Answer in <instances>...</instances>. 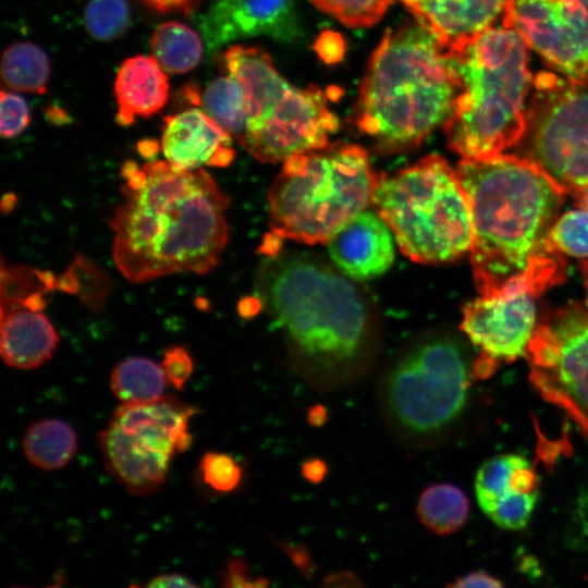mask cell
<instances>
[{"mask_svg": "<svg viewBox=\"0 0 588 588\" xmlns=\"http://www.w3.org/2000/svg\"><path fill=\"white\" fill-rule=\"evenodd\" d=\"M455 170L470 206L469 253L480 295L526 291L539 296L562 283L566 260L550 231L564 191L516 154L462 159Z\"/></svg>", "mask_w": 588, "mask_h": 588, "instance_id": "cell-1", "label": "cell"}, {"mask_svg": "<svg viewBox=\"0 0 588 588\" xmlns=\"http://www.w3.org/2000/svg\"><path fill=\"white\" fill-rule=\"evenodd\" d=\"M125 199L109 224L113 260L131 282L179 271L205 274L228 241V197L201 168L179 170L152 160L122 167Z\"/></svg>", "mask_w": 588, "mask_h": 588, "instance_id": "cell-2", "label": "cell"}, {"mask_svg": "<svg viewBox=\"0 0 588 588\" xmlns=\"http://www.w3.org/2000/svg\"><path fill=\"white\" fill-rule=\"evenodd\" d=\"M262 282L268 306L308 383L331 391L365 372L372 347L370 318L350 280L316 260L286 257L271 265Z\"/></svg>", "mask_w": 588, "mask_h": 588, "instance_id": "cell-3", "label": "cell"}, {"mask_svg": "<svg viewBox=\"0 0 588 588\" xmlns=\"http://www.w3.org/2000/svg\"><path fill=\"white\" fill-rule=\"evenodd\" d=\"M460 82L448 53L418 23L388 29L368 62L358 128L383 152L418 147L451 117Z\"/></svg>", "mask_w": 588, "mask_h": 588, "instance_id": "cell-4", "label": "cell"}, {"mask_svg": "<svg viewBox=\"0 0 588 588\" xmlns=\"http://www.w3.org/2000/svg\"><path fill=\"white\" fill-rule=\"evenodd\" d=\"M448 56L460 82L443 125L449 148L462 159H481L516 146L525 133V100L534 83L522 37L493 26Z\"/></svg>", "mask_w": 588, "mask_h": 588, "instance_id": "cell-5", "label": "cell"}, {"mask_svg": "<svg viewBox=\"0 0 588 588\" xmlns=\"http://www.w3.org/2000/svg\"><path fill=\"white\" fill-rule=\"evenodd\" d=\"M377 174L368 154L338 143L293 155L269 192L272 233L306 244L327 243L371 205Z\"/></svg>", "mask_w": 588, "mask_h": 588, "instance_id": "cell-6", "label": "cell"}, {"mask_svg": "<svg viewBox=\"0 0 588 588\" xmlns=\"http://www.w3.org/2000/svg\"><path fill=\"white\" fill-rule=\"evenodd\" d=\"M371 205L401 252L415 262H451L471 248L469 201L456 170L441 156L378 174Z\"/></svg>", "mask_w": 588, "mask_h": 588, "instance_id": "cell-7", "label": "cell"}, {"mask_svg": "<svg viewBox=\"0 0 588 588\" xmlns=\"http://www.w3.org/2000/svg\"><path fill=\"white\" fill-rule=\"evenodd\" d=\"M224 64L245 96L246 126L240 145L257 160L280 162L324 147L339 130L340 121L322 90L291 85L265 50L232 46L224 53Z\"/></svg>", "mask_w": 588, "mask_h": 588, "instance_id": "cell-8", "label": "cell"}, {"mask_svg": "<svg viewBox=\"0 0 588 588\" xmlns=\"http://www.w3.org/2000/svg\"><path fill=\"white\" fill-rule=\"evenodd\" d=\"M471 378L473 367L455 340H424L385 372L379 394L384 418L402 440H433L462 413Z\"/></svg>", "mask_w": 588, "mask_h": 588, "instance_id": "cell-9", "label": "cell"}, {"mask_svg": "<svg viewBox=\"0 0 588 588\" xmlns=\"http://www.w3.org/2000/svg\"><path fill=\"white\" fill-rule=\"evenodd\" d=\"M197 413L171 395L122 403L97 438L107 471L133 495L156 493L173 458L192 445L189 421Z\"/></svg>", "mask_w": 588, "mask_h": 588, "instance_id": "cell-10", "label": "cell"}, {"mask_svg": "<svg viewBox=\"0 0 588 588\" xmlns=\"http://www.w3.org/2000/svg\"><path fill=\"white\" fill-rule=\"evenodd\" d=\"M516 155L574 198L588 186V84L540 72Z\"/></svg>", "mask_w": 588, "mask_h": 588, "instance_id": "cell-11", "label": "cell"}, {"mask_svg": "<svg viewBox=\"0 0 588 588\" xmlns=\"http://www.w3.org/2000/svg\"><path fill=\"white\" fill-rule=\"evenodd\" d=\"M525 356L535 390L588 438V308L571 302L547 311Z\"/></svg>", "mask_w": 588, "mask_h": 588, "instance_id": "cell-12", "label": "cell"}, {"mask_svg": "<svg viewBox=\"0 0 588 588\" xmlns=\"http://www.w3.org/2000/svg\"><path fill=\"white\" fill-rule=\"evenodd\" d=\"M502 26L514 29L549 68L588 82V0H506Z\"/></svg>", "mask_w": 588, "mask_h": 588, "instance_id": "cell-13", "label": "cell"}, {"mask_svg": "<svg viewBox=\"0 0 588 588\" xmlns=\"http://www.w3.org/2000/svg\"><path fill=\"white\" fill-rule=\"evenodd\" d=\"M535 297L526 291L481 295L465 306L461 329L479 350L474 379L526 355L537 326Z\"/></svg>", "mask_w": 588, "mask_h": 588, "instance_id": "cell-14", "label": "cell"}, {"mask_svg": "<svg viewBox=\"0 0 588 588\" xmlns=\"http://www.w3.org/2000/svg\"><path fill=\"white\" fill-rule=\"evenodd\" d=\"M475 493L483 513L499 527L519 530L527 526L540 493V477L518 454L487 460L475 478Z\"/></svg>", "mask_w": 588, "mask_h": 588, "instance_id": "cell-15", "label": "cell"}, {"mask_svg": "<svg viewBox=\"0 0 588 588\" xmlns=\"http://www.w3.org/2000/svg\"><path fill=\"white\" fill-rule=\"evenodd\" d=\"M201 29L210 49L253 36L292 41L301 33L294 0H213Z\"/></svg>", "mask_w": 588, "mask_h": 588, "instance_id": "cell-16", "label": "cell"}, {"mask_svg": "<svg viewBox=\"0 0 588 588\" xmlns=\"http://www.w3.org/2000/svg\"><path fill=\"white\" fill-rule=\"evenodd\" d=\"M161 149L167 161L179 170L203 164L224 168L235 157L232 136L198 108L164 118Z\"/></svg>", "mask_w": 588, "mask_h": 588, "instance_id": "cell-17", "label": "cell"}, {"mask_svg": "<svg viewBox=\"0 0 588 588\" xmlns=\"http://www.w3.org/2000/svg\"><path fill=\"white\" fill-rule=\"evenodd\" d=\"M416 22L450 53L502 19L506 0H401Z\"/></svg>", "mask_w": 588, "mask_h": 588, "instance_id": "cell-18", "label": "cell"}, {"mask_svg": "<svg viewBox=\"0 0 588 588\" xmlns=\"http://www.w3.org/2000/svg\"><path fill=\"white\" fill-rule=\"evenodd\" d=\"M326 244L333 262L355 280H370L384 273L394 259L391 230L376 211H362Z\"/></svg>", "mask_w": 588, "mask_h": 588, "instance_id": "cell-19", "label": "cell"}, {"mask_svg": "<svg viewBox=\"0 0 588 588\" xmlns=\"http://www.w3.org/2000/svg\"><path fill=\"white\" fill-rule=\"evenodd\" d=\"M60 338L41 310L25 307L1 313L0 353L4 364L34 369L48 362Z\"/></svg>", "mask_w": 588, "mask_h": 588, "instance_id": "cell-20", "label": "cell"}, {"mask_svg": "<svg viewBox=\"0 0 588 588\" xmlns=\"http://www.w3.org/2000/svg\"><path fill=\"white\" fill-rule=\"evenodd\" d=\"M117 122L131 125L136 117L148 118L168 101L169 81L154 57L135 56L123 61L114 81Z\"/></svg>", "mask_w": 588, "mask_h": 588, "instance_id": "cell-21", "label": "cell"}, {"mask_svg": "<svg viewBox=\"0 0 588 588\" xmlns=\"http://www.w3.org/2000/svg\"><path fill=\"white\" fill-rule=\"evenodd\" d=\"M22 448L28 462L42 470H58L66 466L77 451L75 430L66 421L41 418L26 429Z\"/></svg>", "mask_w": 588, "mask_h": 588, "instance_id": "cell-22", "label": "cell"}, {"mask_svg": "<svg viewBox=\"0 0 588 588\" xmlns=\"http://www.w3.org/2000/svg\"><path fill=\"white\" fill-rule=\"evenodd\" d=\"M420 523L439 536L457 531L467 520L469 501L465 492L451 483H433L420 493L417 506Z\"/></svg>", "mask_w": 588, "mask_h": 588, "instance_id": "cell-23", "label": "cell"}, {"mask_svg": "<svg viewBox=\"0 0 588 588\" xmlns=\"http://www.w3.org/2000/svg\"><path fill=\"white\" fill-rule=\"evenodd\" d=\"M161 365L134 356L120 362L110 376V388L121 403H144L161 399L168 384Z\"/></svg>", "mask_w": 588, "mask_h": 588, "instance_id": "cell-24", "label": "cell"}, {"mask_svg": "<svg viewBox=\"0 0 588 588\" xmlns=\"http://www.w3.org/2000/svg\"><path fill=\"white\" fill-rule=\"evenodd\" d=\"M152 57L166 73L183 74L195 69L203 52V45L195 30L179 22H166L151 35Z\"/></svg>", "mask_w": 588, "mask_h": 588, "instance_id": "cell-25", "label": "cell"}, {"mask_svg": "<svg viewBox=\"0 0 588 588\" xmlns=\"http://www.w3.org/2000/svg\"><path fill=\"white\" fill-rule=\"evenodd\" d=\"M50 63L41 48L30 41L10 45L2 54L1 76L12 90L44 94Z\"/></svg>", "mask_w": 588, "mask_h": 588, "instance_id": "cell-26", "label": "cell"}, {"mask_svg": "<svg viewBox=\"0 0 588 588\" xmlns=\"http://www.w3.org/2000/svg\"><path fill=\"white\" fill-rule=\"evenodd\" d=\"M199 103L203 110L240 144L245 126V96L231 74L219 76L205 88Z\"/></svg>", "mask_w": 588, "mask_h": 588, "instance_id": "cell-27", "label": "cell"}, {"mask_svg": "<svg viewBox=\"0 0 588 588\" xmlns=\"http://www.w3.org/2000/svg\"><path fill=\"white\" fill-rule=\"evenodd\" d=\"M56 290L75 294L93 310H100L110 290V281L96 265L76 256L69 269L56 281Z\"/></svg>", "mask_w": 588, "mask_h": 588, "instance_id": "cell-28", "label": "cell"}, {"mask_svg": "<svg viewBox=\"0 0 588 588\" xmlns=\"http://www.w3.org/2000/svg\"><path fill=\"white\" fill-rule=\"evenodd\" d=\"M56 281L49 271L23 266H2L1 313L23 307L32 296L54 290Z\"/></svg>", "mask_w": 588, "mask_h": 588, "instance_id": "cell-29", "label": "cell"}, {"mask_svg": "<svg viewBox=\"0 0 588 588\" xmlns=\"http://www.w3.org/2000/svg\"><path fill=\"white\" fill-rule=\"evenodd\" d=\"M131 13L125 0H90L84 12L88 34L98 40L120 38L127 30Z\"/></svg>", "mask_w": 588, "mask_h": 588, "instance_id": "cell-30", "label": "cell"}, {"mask_svg": "<svg viewBox=\"0 0 588 588\" xmlns=\"http://www.w3.org/2000/svg\"><path fill=\"white\" fill-rule=\"evenodd\" d=\"M320 11L348 27H368L380 21L394 0H309Z\"/></svg>", "mask_w": 588, "mask_h": 588, "instance_id": "cell-31", "label": "cell"}, {"mask_svg": "<svg viewBox=\"0 0 588 588\" xmlns=\"http://www.w3.org/2000/svg\"><path fill=\"white\" fill-rule=\"evenodd\" d=\"M550 238L563 254L588 258V210L579 207L559 216Z\"/></svg>", "mask_w": 588, "mask_h": 588, "instance_id": "cell-32", "label": "cell"}, {"mask_svg": "<svg viewBox=\"0 0 588 588\" xmlns=\"http://www.w3.org/2000/svg\"><path fill=\"white\" fill-rule=\"evenodd\" d=\"M203 482L219 493H229L238 488L243 480V467L231 455L208 451L199 462Z\"/></svg>", "mask_w": 588, "mask_h": 588, "instance_id": "cell-33", "label": "cell"}, {"mask_svg": "<svg viewBox=\"0 0 588 588\" xmlns=\"http://www.w3.org/2000/svg\"><path fill=\"white\" fill-rule=\"evenodd\" d=\"M0 108V133L2 137L13 138L28 126L30 121L29 109L21 96L2 90Z\"/></svg>", "mask_w": 588, "mask_h": 588, "instance_id": "cell-34", "label": "cell"}, {"mask_svg": "<svg viewBox=\"0 0 588 588\" xmlns=\"http://www.w3.org/2000/svg\"><path fill=\"white\" fill-rule=\"evenodd\" d=\"M161 367L168 382L182 391L193 373L194 363L184 347L170 346L163 353Z\"/></svg>", "mask_w": 588, "mask_h": 588, "instance_id": "cell-35", "label": "cell"}, {"mask_svg": "<svg viewBox=\"0 0 588 588\" xmlns=\"http://www.w3.org/2000/svg\"><path fill=\"white\" fill-rule=\"evenodd\" d=\"M221 580V586L228 588H264L270 584L266 577L254 575L248 563L238 558L226 562Z\"/></svg>", "mask_w": 588, "mask_h": 588, "instance_id": "cell-36", "label": "cell"}, {"mask_svg": "<svg viewBox=\"0 0 588 588\" xmlns=\"http://www.w3.org/2000/svg\"><path fill=\"white\" fill-rule=\"evenodd\" d=\"M280 549L290 558L297 571L305 577L311 578L316 571L310 552L303 544L278 541Z\"/></svg>", "mask_w": 588, "mask_h": 588, "instance_id": "cell-37", "label": "cell"}, {"mask_svg": "<svg viewBox=\"0 0 588 588\" xmlns=\"http://www.w3.org/2000/svg\"><path fill=\"white\" fill-rule=\"evenodd\" d=\"M315 49L327 63H334L343 57L345 45L339 34L324 32L317 39Z\"/></svg>", "mask_w": 588, "mask_h": 588, "instance_id": "cell-38", "label": "cell"}, {"mask_svg": "<svg viewBox=\"0 0 588 588\" xmlns=\"http://www.w3.org/2000/svg\"><path fill=\"white\" fill-rule=\"evenodd\" d=\"M449 587L454 588H473V587H485V588H500L504 584L497 577L491 574L482 571L471 572L464 576L456 578L455 581L448 585Z\"/></svg>", "mask_w": 588, "mask_h": 588, "instance_id": "cell-39", "label": "cell"}, {"mask_svg": "<svg viewBox=\"0 0 588 588\" xmlns=\"http://www.w3.org/2000/svg\"><path fill=\"white\" fill-rule=\"evenodd\" d=\"M328 474L329 466L321 457H309L302 463L301 475L309 483H321Z\"/></svg>", "mask_w": 588, "mask_h": 588, "instance_id": "cell-40", "label": "cell"}, {"mask_svg": "<svg viewBox=\"0 0 588 588\" xmlns=\"http://www.w3.org/2000/svg\"><path fill=\"white\" fill-rule=\"evenodd\" d=\"M144 4L159 13L191 12L199 0H140Z\"/></svg>", "mask_w": 588, "mask_h": 588, "instance_id": "cell-41", "label": "cell"}, {"mask_svg": "<svg viewBox=\"0 0 588 588\" xmlns=\"http://www.w3.org/2000/svg\"><path fill=\"white\" fill-rule=\"evenodd\" d=\"M144 587H161V588H183V587H198L196 583H194L191 578L183 574L179 573H167V574H160L155 577H152L149 581H147Z\"/></svg>", "mask_w": 588, "mask_h": 588, "instance_id": "cell-42", "label": "cell"}, {"mask_svg": "<svg viewBox=\"0 0 588 588\" xmlns=\"http://www.w3.org/2000/svg\"><path fill=\"white\" fill-rule=\"evenodd\" d=\"M324 587H362L364 584L351 571H338L329 573L322 580Z\"/></svg>", "mask_w": 588, "mask_h": 588, "instance_id": "cell-43", "label": "cell"}, {"mask_svg": "<svg viewBox=\"0 0 588 588\" xmlns=\"http://www.w3.org/2000/svg\"><path fill=\"white\" fill-rule=\"evenodd\" d=\"M329 414L328 409L322 404H315L311 405L306 414V420L307 422L316 428H320L326 425L328 421Z\"/></svg>", "mask_w": 588, "mask_h": 588, "instance_id": "cell-44", "label": "cell"}, {"mask_svg": "<svg viewBox=\"0 0 588 588\" xmlns=\"http://www.w3.org/2000/svg\"><path fill=\"white\" fill-rule=\"evenodd\" d=\"M138 149L145 158L149 159L157 154L158 143L156 140L145 139L139 143Z\"/></svg>", "mask_w": 588, "mask_h": 588, "instance_id": "cell-45", "label": "cell"}, {"mask_svg": "<svg viewBox=\"0 0 588 588\" xmlns=\"http://www.w3.org/2000/svg\"><path fill=\"white\" fill-rule=\"evenodd\" d=\"M15 204H16V196L13 193H9L4 195L2 199L1 209L4 213L10 212L15 206Z\"/></svg>", "mask_w": 588, "mask_h": 588, "instance_id": "cell-46", "label": "cell"}, {"mask_svg": "<svg viewBox=\"0 0 588 588\" xmlns=\"http://www.w3.org/2000/svg\"><path fill=\"white\" fill-rule=\"evenodd\" d=\"M575 199L577 200L578 207H583L588 210V186L580 192Z\"/></svg>", "mask_w": 588, "mask_h": 588, "instance_id": "cell-47", "label": "cell"}, {"mask_svg": "<svg viewBox=\"0 0 588 588\" xmlns=\"http://www.w3.org/2000/svg\"><path fill=\"white\" fill-rule=\"evenodd\" d=\"M581 271H583V274H584V283H585V287H586V292H587L586 305L588 307V259H585L581 262Z\"/></svg>", "mask_w": 588, "mask_h": 588, "instance_id": "cell-48", "label": "cell"}]
</instances>
